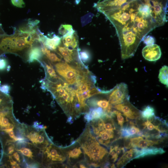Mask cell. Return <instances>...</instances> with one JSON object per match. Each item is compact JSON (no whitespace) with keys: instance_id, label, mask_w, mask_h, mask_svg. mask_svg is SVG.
I'll list each match as a JSON object with an SVG mask.
<instances>
[{"instance_id":"7402d4cb","label":"cell","mask_w":168,"mask_h":168,"mask_svg":"<svg viewBox=\"0 0 168 168\" xmlns=\"http://www.w3.org/2000/svg\"><path fill=\"white\" fill-rule=\"evenodd\" d=\"M41 48L35 46L32 47L28 54V61L30 63L39 61L43 55Z\"/></svg>"},{"instance_id":"4dcf8cb0","label":"cell","mask_w":168,"mask_h":168,"mask_svg":"<svg viewBox=\"0 0 168 168\" xmlns=\"http://www.w3.org/2000/svg\"><path fill=\"white\" fill-rule=\"evenodd\" d=\"M12 4L15 6L22 8L25 6V4L23 0H11Z\"/></svg>"},{"instance_id":"ba28073f","label":"cell","mask_w":168,"mask_h":168,"mask_svg":"<svg viewBox=\"0 0 168 168\" xmlns=\"http://www.w3.org/2000/svg\"><path fill=\"white\" fill-rule=\"evenodd\" d=\"M66 156L67 163L68 166L74 167L77 163L85 161L83 151L76 141L69 146L62 147Z\"/></svg>"},{"instance_id":"484cf974","label":"cell","mask_w":168,"mask_h":168,"mask_svg":"<svg viewBox=\"0 0 168 168\" xmlns=\"http://www.w3.org/2000/svg\"><path fill=\"white\" fill-rule=\"evenodd\" d=\"M24 35L16 36V52L21 51L27 46L24 39Z\"/></svg>"},{"instance_id":"5b68a950","label":"cell","mask_w":168,"mask_h":168,"mask_svg":"<svg viewBox=\"0 0 168 168\" xmlns=\"http://www.w3.org/2000/svg\"><path fill=\"white\" fill-rule=\"evenodd\" d=\"M86 126L92 134L100 144L109 148L112 144L117 140L121 139L120 133L109 132L103 127L100 119L92 120Z\"/></svg>"},{"instance_id":"9a60e30c","label":"cell","mask_w":168,"mask_h":168,"mask_svg":"<svg viewBox=\"0 0 168 168\" xmlns=\"http://www.w3.org/2000/svg\"><path fill=\"white\" fill-rule=\"evenodd\" d=\"M89 107H99L101 108L108 114L110 115L112 111V105L105 99L93 98L87 100V104Z\"/></svg>"},{"instance_id":"44dd1931","label":"cell","mask_w":168,"mask_h":168,"mask_svg":"<svg viewBox=\"0 0 168 168\" xmlns=\"http://www.w3.org/2000/svg\"><path fill=\"white\" fill-rule=\"evenodd\" d=\"M57 48L59 54L63 58L65 62L70 63L73 61L75 54L73 49L59 45Z\"/></svg>"},{"instance_id":"3957f363","label":"cell","mask_w":168,"mask_h":168,"mask_svg":"<svg viewBox=\"0 0 168 168\" xmlns=\"http://www.w3.org/2000/svg\"><path fill=\"white\" fill-rule=\"evenodd\" d=\"M16 150L23 156L27 167H42V150L27 140L15 142Z\"/></svg>"},{"instance_id":"30bf717a","label":"cell","mask_w":168,"mask_h":168,"mask_svg":"<svg viewBox=\"0 0 168 168\" xmlns=\"http://www.w3.org/2000/svg\"><path fill=\"white\" fill-rule=\"evenodd\" d=\"M124 147L126 149L131 148L143 149L159 144L161 141L145 139L143 137L138 136L130 138H124Z\"/></svg>"},{"instance_id":"6da1fadb","label":"cell","mask_w":168,"mask_h":168,"mask_svg":"<svg viewBox=\"0 0 168 168\" xmlns=\"http://www.w3.org/2000/svg\"><path fill=\"white\" fill-rule=\"evenodd\" d=\"M101 13L115 28L123 59L133 56L144 37L158 27L151 6L141 0H127Z\"/></svg>"},{"instance_id":"5bb4252c","label":"cell","mask_w":168,"mask_h":168,"mask_svg":"<svg viewBox=\"0 0 168 168\" xmlns=\"http://www.w3.org/2000/svg\"><path fill=\"white\" fill-rule=\"evenodd\" d=\"M62 41L64 46L69 49L75 50L78 48V36L73 29L63 36Z\"/></svg>"},{"instance_id":"8fae6325","label":"cell","mask_w":168,"mask_h":168,"mask_svg":"<svg viewBox=\"0 0 168 168\" xmlns=\"http://www.w3.org/2000/svg\"><path fill=\"white\" fill-rule=\"evenodd\" d=\"M112 108L122 113L127 118L131 120L137 119L140 117V111L133 106L129 100L116 105Z\"/></svg>"},{"instance_id":"277c9868","label":"cell","mask_w":168,"mask_h":168,"mask_svg":"<svg viewBox=\"0 0 168 168\" xmlns=\"http://www.w3.org/2000/svg\"><path fill=\"white\" fill-rule=\"evenodd\" d=\"M42 150V167H66L63 163L66 158L62 147L53 143Z\"/></svg>"},{"instance_id":"8992f818","label":"cell","mask_w":168,"mask_h":168,"mask_svg":"<svg viewBox=\"0 0 168 168\" xmlns=\"http://www.w3.org/2000/svg\"><path fill=\"white\" fill-rule=\"evenodd\" d=\"M22 124L25 138L36 147L42 150L52 143L47 136L44 127L41 125L36 127Z\"/></svg>"},{"instance_id":"9c48e42d","label":"cell","mask_w":168,"mask_h":168,"mask_svg":"<svg viewBox=\"0 0 168 168\" xmlns=\"http://www.w3.org/2000/svg\"><path fill=\"white\" fill-rule=\"evenodd\" d=\"M109 93L108 100L112 105L121 104L126 100H129L128 87L124 83L117 85Z\"/></svg>"},{"instance_id":"7a4b0ae2","label":"cell","mask_w":168,"mask_h":168,"mask_svg":"<svg viewBox=\"0 0 168 168\" xmlns=\"http://www.w3.org/2000/svg\"><path fill=\"white\" fill-rule=\"evenodd\" d=\"M76 141L83 151L88 167H102L108 161V152L100 144L87 126Z\"/></svg>"},{"instance_id":"4316f807","label":"cell","mask_w":168,"mask_h":168,"mask_svg":"<svg viewBox=\"0 0 168 168\" xmlns=\"http://www.w3.org/2000/svg\"><path fill=\"white\" fill-rule=\"evenodd\" d=\"M44 64L46 73L49 78L55 80H58L60 78L56 74L54 69L50 63L48 64L44 63Z\"/></svg>"},{"instance_id":"f1b7e54d","label":"cell","mask_w":168,"mask_h":168,"mask_svg":"<svg viewBox=\"0 0 168 168\" xmlns=\"http://www.w3.org/2000/svg\"><path fill=\"white\" fill-rule=\"evenodd\" d=\"M72 29V27L71 25L62 24L59 28L58 33L60 35L63 36Z\"/></svg>"},{"instance_id":"cb8c5ba5","label":"cell","mask_w":168,"mask_h":168,"mask_svg":"<svg viewBox=\"0 0 168 168\" xmlns=\"http://www.w3.org/2000/svg\"><path fill=\"white\" fill-rule=\"evenodd\" d=\"M111 115L116 117L117 124L120 126V129L123 127L125 122H127L129 121L128 118L121 112L117 110H112L111 116Z\"/></svg>"},{"instance_id":"603a6c76","label":"cell","mask_w":168,"mask_h":168,"mask_svg":"<svg viewBox=\"0 0 168 168\" xmlns=\"http://www.w3.org/2000/svg\"><path fill=\"white\" fill-rule=\"evenodd\" d=\"M140 117L147 120L155 115V110L152 106L148 105L144 107L142 111H140Z\"/></svg>"},{"instance_id":"ac0fdd59","label":"cell","mask_w":168,"mask_h":168,"mask_svg":"<svg viewBox=\"0 0 168 168\" xmlns=\"http://www.w3.org/2000/svg\"><path fill=\"white\" fill-rule=\"evenodd\" d=\"M138 149L131 148L125 151L118 160L116 165L119 168H123L134 159Z\"/></svg>"},{"instance_id":"7c38bea8","label":"cell","mask_w":168,"mask_h":168,"mask_svg":"<svg viewBox=\"0 0 168 168\" xmlns=\"http://www.w3.org/2000/svg\"><path fill=\"white\" fill-rule=\"evenodd\" d=\"M142 55L146 60L155 61L161 57V52L159 46L156 44L147 45L142 50Z\"/></svg>"},{"instance_id":"d6986e66","label":"cell","mask_w":168,"mask_h":168,"mask_svg":"<svg viewBox=\"0 0 168 168\" xmlns=\"http://www.w3.org/2000/svg\"><path fill=\"white\" fill-rule=\"evenodd\" d=\"M16 36L4 38L0 43V49L6 52H16Z\"/></svg>"},{"instance_id":"83f0119b","label":"cell","mask_w":168,"mask_h":168,"mask_svg":"<svg viewBox=\"0 0 168 168\" xmlns=\"http://www.w3.org/2000/svg\"><path fill=\"white\" fill-rule=\"evenodd\" d=\"M78 56L80 61L82 63L83 62L86 63L89 61L90 59V55L89 52L86 50L80 51L78 48Z\"/></svg>"},{"instance_id":"e0dca14e","label":"cell","mask_w":168,"mask_h":168,"mask_svg":"<svg viewBox=\"0 0 168 168\" xmlns=\"http://www.w3.org/2000/svg\"><path fill=\"white\" fill-rule=\"evenodd\" d=\"M165 152V151L162 148L152 146L141 149L140 150L138 149L134 159H139L149 156L161 154Z\"/></svg>"},{"instance_id":"f546056e","label":"cell","mask_w":168,"mask_h":168,"mask_svg":"<svg viewBox=\"0 0 168 168\" xmlns=\"http://www.w3.org/2000/svg\"><path fill=\"white\" fill-rule=\"evenodd\" d=\"M142 41L146 45H148L153 44L155 42V39L152 36L148 35L144 37Z\"/></svg>"},{"instance_id":"d4e9b609","label":"cell","mask_w":168,"mask_h":168,"mask_svg":"<svg viewBox=\"0 0 168 168\" xmlns=\"http://www.w3.org/2000/svg\"><path fill=\"white\" fill-rule=\"evenodd\" d=\"M168 67L167 66H163L160 70L158 75L159 81L168 87Z\"/></svg>"},{"instance_id":"ffe728a7","label":"cell","mask_w":168,"mask_h":168,"mask_svg":"<svg viewBox=\"0 0 168 168\" xmlns=\"http://www.w3.org/2000/svg\"><path fill=\"white\" fill-rule=\"evenodd\" d=\"M62 38L54 34L51 38L45 36L43 44L48 49L55 50L61 43Z\"/></svg>"},{"instance_id":"52a82bcc","label":"cell","mask_w":168,"mask_h":168,"mask_svg":"<svg viewBox=\"0 0 168 168\" xmlns=\"http://www.w3.org/2000/svg\"><path fill=\"white\" fill-rule=\"evenodd\" d=\"M81 65L78 64L75 67L66 62H60L57 63L55 66L58 74L69 85H73L81 75L89 72L86 68L82 69Z\"/></svg>"},{"instance_id":"2e32d148","label":"cell","mask_w":168,"mask_h":168,"mask_svg":"<svg viewBox=\"0 0 168 168\" xmlns=\"http://www.w3.org/2000/svg\"><path fill=\"white\" fill-rule=\"evenodd\" d=\"M89 111L85 114L84 119L88 123L92 120L101 118L108 115L101 107H89Z\"/></svg>"},{"instance_id":"4fadbf2b","label":"cell","mask_w":168,"mask_h":168,"mask_svg":"<svg viewBox=\"0 0 168 168\" xmlns=\"http://www.w3.org/2000/svg\"><path fill=\"white\" fill-rule=\"evenodd\" d=\"M134 122L128 121L127 124L120 130V136L122 138H130L138 136L141 130Z\"/></svg>"}]
</instances>
